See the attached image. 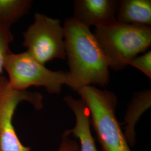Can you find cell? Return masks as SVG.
<instances>
[{"mask_svg":"<svg viewBox=\"0 0 151 151\" xmlns=\"http://www.w3.org/2000/svg\"><path fill=\"white\" fill-rule=\"evenodd\" d=\"M63 27L73 90L91 84L106 86L110 80L108 61L90 27L73 17L66 19Z\"/></svg>","mask_w":151,"mask_h":151,"instance_id":"6da1fadb","label":"cell"},{"mask_svg":"<svg viewBox=\"0 0 151 151\" xmlns=\"http://www.w3.org/2000/svg\"><path fill=\"white\" fill-rule=\"evenodd\" d=\"M93 34L109 68L115 70H123L131 60L151 45L150 26L126 24L116 19L95 27Z\"/></svg>","mask_w":151,"mask_h":151,"instance_id":"7a4b0ae2","label":"cell"},{"mask_svg":"<svg viewBox=\"0 0 151 151\" xmlns=\"http://www.w3.org/2000/svg\"><path fill=\"white\" fill-rule=\"evenodd\" d=\"M77 92L88 109L90 123L102 151H132L115 115L118 102L116 95L91 85Z\"/></svg>","mask_w":151,"mask_h":151,"instance_id":"3957f363","label":"cell"},{"mask_svg":"<svg viewBox=\"0 0 151 151\" xmlns=\"http://www.w3.org/2000/svg\"><path fill=\"white\" fill-rule=\"evenodd\" d=\"M4 69L10 85L15 90L22 91L32 86H42L49 93L58 94L64 85L73 89V82L68 72L50 70L27 52L18 54L11 52L6 57Z\"/></svg>","mask_w":151,"mask_h":151,"instance_id":"277c9868","label":"cell"},{"mask_svg":"<svg viewBox=\"0 0 151 151\" xmlns=\"http://www.w3.org/2000/svg\"><path fill=\"white\" fill-rule=\"evenodd\" d=\"M22 35L26 52L41 64L65 58L64 30L59 19L37 12L34 22Z\"/></svg>","mask_w":151,"mask_h":151,"instance_id":"5b68a950","label":"cell"},{"mask_svg":"<svg viewBox=\"0 0 151 151\" xmlns=\"http://www.w3.org/2000/svg\"><path fill=\"white\" fill-rule=\"evenodd\" d=\"M43 97L39 92L17 90L11 87L7 78L0 76V151H31L23 145L16 134L12 119L18 105L31 104L35 110L43 108Z\"/></svg>","mask_w":151,"mask_h":151,"instance_id":"8992f818","label":"cell"},{"mask_svg":"<svg viewBox=\"0 0 151 151\" xmlns=\"http://www.w3.org/2000/svg\"><path fill=\"white\" fill-rule=\"evenodd\" d=\"M119 6L115 0H76L73 18L88 27L101 26L116 20Z\"/></svg>","mask_w":151,"mask_h":151,"instance_id":"52a82bcc","label":"cell"},{"mask_svg":"<svg viewBox=\"0 0 151 151\" xmlns=\"http://www.w3.org/2000/svg\"><path fill=\"white\" fill-rule=\"evenodd\" d=\"M64 101L73 112L76 118L75 127L67 129L70 135L79 140L80 151H97L90 128L88 109L82 99H75L70 95L63 98Z\"/></svg>","mask_w":151,"mask_h":151,"instance_id":"ba28073f","label":"cell"},{"mask_svg":"<svg viewBox=\"0 0 151 151\" xmlns=\"http://www.w3.org/2000/svg\"><path fill=\"white\" fill-rule=\"evenodd\" d=\"M151 90L136 93L129 103L124 116V136L130 147L136 142L135 125L145 112L151 108Z\"/></svg>","mask_w":151,"mask_h":151,"instance_id":"9c48e42d","label":"cell"},{"mask_svg":"<svg viewBox=\"0 0 151 151\" xmlns=\"http://www.w3.org/2000/svg\"><path fill=\"white\" fill-rule=\"evenodd\" d=\"M118 9V22L151 26V0H123L119 2Z\"/></svg>","mask_w":151,"mask_h":151,"instance_id":"30bf717a","label":"cell"},{"mask_svg":"<svg viewBox=\"0 0 151 151\" xmlns=\"http://www.w3.org/2000/svg\"><path fill=\"white\" fill-rule=\"evenodd\" d=\"M32 4L30 0H0V24L11 27L27 14Z\"/></svg>","mask_w":151,"mask_h":151,"instance_id":"8fae6325","label":"cell"},{"mask_svg":"<svg viewBox=\"0 0 151 151\" xmlns=\"http://www.w3.org/2000/svg\"><path fill=\"white\" fill-rule=\"evenodd\" d=\"M10 27L0 24V76L4 69V65L7 56L11 52L10 44L14 37Z\"/></svg>","mask_w":151,"mask_h":151,"instance_id":"7c38bea8","label":"cell"},{"mask_svg":"<svg viewBox=\"0 0 151 151\" xmlns=\"http://www.w3.org/2000/svg\"><path fill=\"white\" fill-rule=\"evenodd\" d=\"M128 65L134 67L142 72L148 77L151 78V51L147 52L145 54L137 56L131 60Z\"/></svg>","mask_w":151,"mask_h":151,"instance_id":"4fadbf2b","label":"cell"},{"mask_svg":"<svg viewBox=\"0 0 151 151\" xmlns=\"http://www.w3.org/2000/svg\"><path fill=\"white\" fill-rule=\"evenodd\" d=\"M70 137V133L66 130L63 133L60 147L57 151H80L77 142L72 139Z\"/></svg>","mask_w":151,"mask_h":151,"instance_id":"5bb4252c","label":"cell"}]
</instances>
